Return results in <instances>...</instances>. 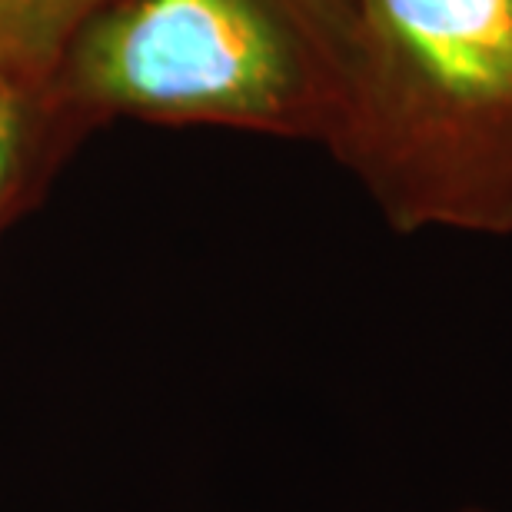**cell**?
Segmentation results:
<instances>
[{"mask_svg": "<svg viewBox=\"0 0 512 512\" xmlns=\"http://www.w3.org/2000/svg\"><path fill=\"white\" fill-rule=\"evenodd\" d=\"M326 147L399 233H512V0H356Z\"/></svg>", "mask_w": 512, "mask_h": 512, "instance_id": "6da1fadb", "label": "cell"}, {"mask_svg": "<svg viewBox=\"0 0 512 512\" xmlns=\"http://www.w3.org/2000/svg\"><path fill=\"white\" fill-rule=\"evenodd\" d=\"M356 44V0H107L54 84L87 127L140 117L330 143Z\"/></svg>", "mask_w": 512, "mask_h": 512, "instance_id": "7a4b0ae2", "label": "cell"}, {"mask_svg": "<svg viewBox=\"0 0 512 512\" xmlns=\"http://www.w3.org/2000/svg\"><path fill=\"white\" fill-rule=\"evenodd\" d=\"M84 130L54 77L0 74V237L44 197Z\"/></svg>", "mask_w": 512, "mask_h": 512, "instance_id": "3957f363", "label": "cell"}, {"mask_svg": "<svg viewBox=\"0 0 512 512\" xmlns=\"http://www.w3.org/2000/svg\"><path fill=\"white\" fill-rule=\"evenodd\" d=\"M107 0H0V74L54 77L80 27Z\"/></svg>", "mask_w": 512, "mask_h": 512, "instance_id": "277c9868", "label": "cell"}, {"mask_svg": "<svg viewBox=\"0 0 512 512\" xmlns=\"http://www.w3.org/2000/svg\"><path fill=\"white\" fill-rule=\"evenodd\" d=\"M466 512H483V509H466Z\"/></svg>", "mask_w": 512, "mask_h": 512, "instance_id": "5b68a950", "label": "cell"}]
</instances>
